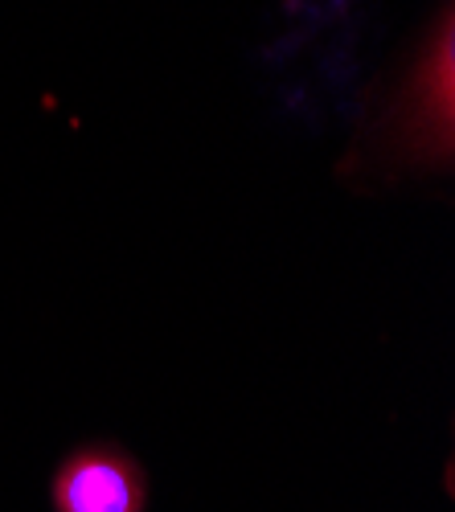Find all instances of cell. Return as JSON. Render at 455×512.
<instances>
[{"mask_svg":"<svg viewBox=\"0 0 455 512\" xmlns=\"http://www.w3.org/2000/svg\"><path fill=\"white\" fill-rule=\"evenodd\" d=\"M50 512H152V476L119 439H82L50 472Z\"/></svg>","mask_w":455,"mask_h":512,"instance_id":"cell-1","label":"cell"}]
</instances>
